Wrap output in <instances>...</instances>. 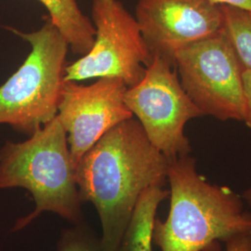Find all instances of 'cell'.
Returning <instances> with one entry per match:
<instances>
[{
	"instance_id": "cell-9",
	"label": "cell",
	"mask_w": 251,
	"mask_h": 251,
	"mask_svg": "<svg viewBox=\"0 0 251 251\" xmlns=\"http://www.w3.org/2000/svg\"><path fill=\"white\" fill-rule=\"evenodd\" d=\"M135 19L152 56L174 65L180 49L222 31L224 12L211 0H139Z\"/></svg>"
},
{
	"instance_id": "cell-13",
	"label": "cell",
	"mask_w": 251,
	"mask_h": 251,
	"mask_svg": "<svg viewBox=\"0 0 251 251\" xmlns=\"http://www.w3.org/2000/svg\"><path fill=\"white\" fill-rule=\"evenodd\" d=\"M59 251H102L99 239L85 225L66 230L59 242Z\"/></svg>"
},
{
	"instance_id": "cell-16",
	"label": "cell",
	"mask_w": 251,
	"mask_h": 251,
	"mask_svg": "<svg viewBox=\"0 0 251 251\" xmlns=\"http://www.w3.org/2000/svg\"><path fill=\"white\" fill-rule=\"evenodd\" d=\"M219 5H226L240 9L251 10V0H211Z\"/></svg>"
},
{
	"instance_id": "cell-7",
	"label": "cell",
	"mask_w": 251,
	"mask_h": 251,
	"mask_svg": "<svg viewBox=\"0 0 251 251\" xmlns=\"http://www.w3.org/2000/svg\"><path fill=\"white\" fill-rule=\"evenodd\" d=\"M180 84L204 116L243 121V67L223 31L186 46L174 56Z\"/></svg>"
},
{
	"instance_id": "cell-12",
	"label": "cell",
	"mask_w": 251,
	"mask_h": 251,
	"mask_svg": "<svg viewBox=\"0 0 251 251\" xmlns=\"http://www.w3.org/2000/svg\"><path fill=\"white\" fill-rule=\"evenodd\" d=\"M223 33L237 55L243 70H251V10L222 5Z\"/></svg>"
},
{
	"instance_id": "cell-17",
	"label": "cell",
	"mask_w": 251,
	"mask_h": 251,
	"mask_svg": "<svg viewBox=\"0 0 251 251\" xmlns=\"http://www.w3.org/2000/svg\"><path fill=\"white\" fill-rule=\"evenodd\" d=\"M242 198L251 206V186L243 193Z\"/></svg>"
},
{
	"instance_id": "cell-1",
	"label": "cell",
	"mask_w": 251,
	"mask_h": 251,
	"mask_svg": "<svg viewBox=\"0 0 251 251\" xmlns=\"http://www.w3.org/2000/svg\"><path fill=\"white\" fill-rule=\"evenodd\" d=\"M168 166L169 159L133 117L108 130L83 155L76 185L81 202L92 203L98 211L102 251H116L141 195L166 184Z\"/></svg>"
},
{
	"instance_id": "cell-5",
	"label": "cell",
	"mask_w": 251,
	"mask_h": 251,
	"mask_svg": "<svg viewBox=\"0 0 251 251\" xmlns=\"http://www.w3.org/2000/svg\"><path fill=\"white\" fill-rule=\"evenodd\" d=\"M124 101L151 144L169 160L192 152L184 128L204 115L183 90L171 62L152 56L144 77L126 90Z\"/></svg>"
},
{
	"instance_id": "cell-8",
	"label": "cell",
	"mask_w": 251,
	"mask_h": 251,
	"mask_svg": "<svg viewBox=\"0 0 251 251\" xmlns=\"http://www.w3.org/2000/svg\"><path fill=\"white\" fill-rule=\"evenodd\" d=\"M126 90L124 81L117 77H100L90 86L64 81L58 117L66 130L75 168L102 135L133 117L124 101Z\"/></svg>"
},
{
	"instance_id": "cell-2",
	"label": "cell",
	"mask_w": 251,
	"mask_h": 251,
	"mask_svg": "<svg viewBox=\"0 0 251 251\" xmlns=\"http://www.w3.org/2000/svg\"><path fill=\"white\" fill-rule=\"evenodd\" d=\"M171 207L168 218L155 219L152 243L161 251H221V243L251 234V212L241 196L208 181L195 157L181 155L168 166Z\"/></svg>"
},
{
	"instance_id": "cell-15",
	"label": "cell",
	"mask_w": 251,
	"mask_h": 251,
	"mask_svg": "<svg viewBox=\"0 0 251 251\" xmlns=\"http://www.w3.org/2000/svg\"><path fill=\"white\" fill-rule=\"evenodd\" d=\"M226 251H251V234L234 237L225 243Z\"/></svg>"
},
{
	"instance_id": "cell-14",
	"label": "cell",
	"mask_w": 251,
	"mask_h": 251,
	"mask_svg": "<svg viewBox=\"0 0 251 251\" xmlns=\"http://www.w3.org/2000/svg\"><path fill=\"white\" fill-rule=\"evenodd\" d=\"M243 90L245 100L243 122L251 129V70L243 71Z\"/></svg>"
},
{
	"instance_id": "cell-6",
	"label": "cell",
	"mask_w": 251,
	"mask_h": 251,
	"mask_svg": "<svg viewBox=\"0 0 251 251\" xmlns=\"http://www.w3.org/2000/svg\"><path fill=\"white\" fill-rule=\"evenodd\" d=\"M91 22L96 31L94 44L88 53L66 64L64 80L117 77L127 88L136 85L152 55L134 16L119 0H93Z\"/></svg>"
},
{
	"instance_id": "cell-10",
	"label": "cell",
	"mask_w": 251,
	"mask_h": 251,
	"mask_svg": "<svg viewBox=\"0 0 251 251\" xmlns=\"http://www.w3.org/2000/svg\"><path fill=\"white\" fill-rule=\"evenodd\" d=\"M49 11L52 22L68 42L74 54L83 56L91 50L95 40V27L85 16L75 0H38Z\"/></svg>"
},
{
	"instance_id": "cell-4",
	"label": "cell",
	"mask_w": 251,
	"mask_h": 251,
	"mask_svg": "<svg viewBox=\"0 0 251 251\" xmlns=\"http://www.w3.org/2000/svg\"><path fill=\"white\" fill-rule=\"evenodd\" d=\"M9 29L31 45V52L0 86V124L31 136L58 115L69 45L50 19L35 32Z\"/></svg>"
},
{
	"instance_id": "cell-3",
	"label": "cell",
	"mask_w": 251,
	"mask_h": 251,
	"mask_svg": "<svg viewBox=\"0 0 251 251\" xmlns=\"http://www.w3.org/2000/svg\"><path fill=\"white\" fill-rule=\"evenodd\" d=\"M26 189L35 210L17 221L14 231L50 211L81 224V200L67 133L58 115L23 143L7 142L0 149V189Z\"/></svg>"
},
{
	"instance_id": "cell-11",
	"label": "cell",
	"mask_w": 251,
	"mask_h": 251,
	"mask_svg": "<svg viewBox=\"0 0 251 251\" xmlns=\"http://www.w3.org/2000/svg\"><path fill=\"white\" fill-rule=\"evenodd\" d=\"M170 191L153 186L141 195L116 251H152V229L158 206Z\"/></svg>"
}]
</instances>
